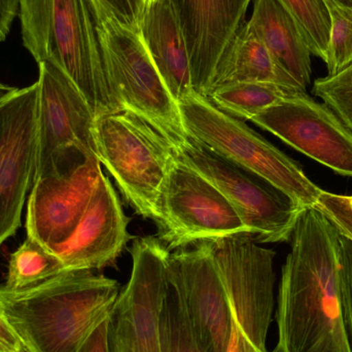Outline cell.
I'll return each instance as SVG.
<instances>
[{"instance_id":"1","label":"cell","mask_w":352,"mask_h":352,"mask_svg":"<svg viewBox=\"0 0 352 352\" xmlns=\"http://www.w3.org/2000/svg\"><path fill=\"white\" fill-rule=\"evenodd\" d=\"M289 242L272 352H352L339 298L340 232L320 209L308 207Z\"/></svg>"},{"instance_id":"2","label":"cell","mask_w":352,"mask_h":352,"mask_svg":"<svg viewBox=\"0 0 352 352\" xmlns=\"http://www.w3.org/2000/svg\"><path fill=\"white\" fill-rule=\"evenodd\" d=\"M116 279L92 270L67 271L22 294L0 295L4 314L31 352H78L113 311Z\"/></svg>"},{"instance_id":"3","label":"cell","mask_w":352,"mask_h":352,"mask_svg":"<svg viewBox=\"0 0 352 352\" xmlns=\"http://www.w3.org/2000/svg\"><path fill=\"white\" fill-rule=\"evenodd\" d=\"M23 45L37 64H57L95 116L120 111L105 76L92 0H20Z\"/></svg>"},{"instance_id":"4","label":"cell","mask_w":352,"mask_h":352,"mask_svg":"<svg viewBox=\"0 0 352 352\" xmlns=\"http://www.w3.org/2000/svg\"><path fill=\"white\" fill-rule=\"evenodd\" d=\"M188 138L264 180L303 208L316 206L322 190L302 167L264 138L194 92L178 102Z\"/></svg>"},{"instance_id":"5","label":"cell","mask_w":352,"mask_h":352,"mask_svg":"<svg viewBox=\"0 0 352 352\" xmlns=\"http://www.w3.org/2000/svg\"><path fill=\"white\" fill-rule=\"evenodd\" d=\"M96 155L130 206L156 223L176 148L163 134L133 113L120 109L97 116Z\"/></svg>"},{"instance_id":"6","label":"cell","mask_w":352,"mask_h":352,"mask_svg":"<svg viewBox=\"0 0 352 352\" xmlns=\"http://www.w3.org/2000/svg\"><path fill=\"white\" fill-rule=\"evenodd\" d=\"M105 76L120 109L156 128L176 150L188 140L178 103L157 70L140 32L94 8Z\"/></svg>"},{"instance_id":"7","label":"cell","mask_w":352,"mask_h":352,"mask_svg":"<svg viewBox=\"0 0 352 352\" xmlns=\"http://www.w3.org/2000/svg\"><path fill=\"white\" fill-rule=\"evenodd\" d=\"M176 157L223 194L256 242L289 241L299 215L305 208L190 138L176 150Z\"/></svg>"},{"instance_id":"8","label":"cell","mask_w":352,"mask_h":352,"mask_svg":"<svg viewBox=\"0 0 352 352\" xmlns=\"http://www.w3.org/2000/svg\"><path fill=\"white\" fill-rule=\"evenodd\" d=\"M155 223L158 239L169 252L250 233L223 194L177 157L165 182Z\"/></svg>"},{"instance_id":"9","label":"cell","mask_w":352,"mask_h":352,"mask_svg":"<svg viewBox=\"0 0 352 352\" xmlns=\"http://www.w3.org/2000/svg\"><path fill=\"white\" fill-rule=\"evenodd\" d=\"M223 279L234 322L263 351L274 311L275 252L250 233L205 241Z\"/></svg>"},{"instance_id":"10","label":"cell","mask_w":352,"mask_h":352,"mask_svg":"<svg viewBox=\"0 0 352 352\" xmlns=\"http://www.w3.org/2000/svg\"><path fill=\"white\" fill-rule=\"evenodd\" d=\"M132 271L109 316V352H162L159 311L168 287L170 252L158 238H138L130 248Z\"/></svg>"},{"instance_id":"11","label":"cell","mask_w":352,"mask_h":352,"mask_svg":"<svg viewBox=\"0 0 352 352\" xmlns=\"http://www.w3.org/2000/svg\"><path fill=\"white\" fill-rule=\"evenodd\" d=\"M38 68V148L34 182L53 175L82 153L96 155V116L92 107L57 64L41 62Z\"/></svg>"},{"instance_id":"12","label":"cell","mask_w":352,"mask_h":352,"mask_svg":"<svg viewBox=\"0 0 352 352\" xmlns=\"http://www.w3.org/2000/svg\"><path fill=\"white\" fill-rule=\"evenodd\" d=\"M38 82L0 97V246L22 223L38 148Z\"/></svg>"},{"instance_id":"13","label":"cell","mask_w":352,"mask_h":352,"mask_svg":"<svg viewBox=\"0 0 352 352\" xmlns=\"http://www.w3.org/2000/svg\"><path fill=\"white\" fill-rule=\"evenodd\" d=\"M103 176L95 154H82L53 175L35 180L27 206V236L51 250L67 241Z\"/></svg>"},{"instance_id":"14","label":"cell","mask_w":352,"mask_h":352,"mask_svg":"<svg viewBox=\"0 0 352 352\" xmlns=\"http://www.w3.org/2000/svg\"><path fill=\"white\" fill-rule=\"evenodd\" d=\"M250 121L334 173L352 177L351 132L307 93L277 103Z\"/></svg>"},{"instance_id":"15","label":"cell","mask_w":352,"mask_h":352,"mask_svg":"<svg viewBox=\"0 0 352 352\" xmlns=\"http://www.w3.org/2000/svg\"><path fill=\"white\" fill-rule=\"evenodd\" d=\"M168 279L205 345L212 352H226L233 314L223 279L206 242L170 254Z\"/></svg>"},{"instance_id":"16","label":"cell","mask_w":352,"mask_h":352,"mask_svg":"<svg viewBox=\"0 0 352 352\" xmlns=\"http://www.w3.org/2000/svg\"><path fill=\"white\" fill-rule=\"evenodd\" d=\"M252 0H170L190 54L192 86L206 96L217 62L245 22Z\"/></svg>"},{"instance_id":"17","label":"cell","mask_w":352,"mask_h":352,"mask_svg":"<svg viewBox=\"0 0 352 352\" xmlns=\"http://www.w3.org/2000/svg\"><path fill=\"white\" fill-rule=\"evenodd\" d=\"M128 223L115 188L103 175L76 231L53 252L68 271L104 268L129 241Z\"/></svg>"},{"instance_id":"18","label":"cell","mask_w":352,"mask_h":352,"mask_svg":"<svg viewBox=\"0 0 352 352\" xmlns=\"http://www.w3.org/2000/svg\"><path fill=\"white\" fill-rule=\"evenodd\" d=\"M140 31L157 70L176 102L196 92L186 37L170 0H156L146 6Z\"/></svg>"},{"instance_id":"19","label":"cell","mask_w":352,"mask_h":352,"mask_svg":"<svg viewBox=\"0 0 352 352\" xmlns=\"http://www.w3.org/2000/svg\"><path fill=\"white\" fill-rule=\"evenodd\" d=\"M248 82L307 91L279 64L250 24L244 22L221 54L208 93L221 85Z\"/></svg>"},{"instance_id":"20","label":"cell","mask_w":352,"mask_h":352,"mask_svg":"<svg viewBox=\"0 0 352 352\" xmlns=\"http://www.w3.org/2000/svg\"><path fill=\"white\" fill-rule=\"evenodd\" d=\"M250 26L281 66L307 90L311 53L297 23L278 0H254Z\"/></svg>"},{"instance_id":"21","label":"cell","mask_w":352,"mask_h":352,"mask_svg":"<svg viewBox=\"0 0 352 352\" xmlns=\"http://www.w3.org/2000/svg\"><path fill=\"white\" fill-rule=\"evenodd\" d=\"M67 271L53 250L27 236L10 254L6 281L0 285V295L31 291Z\"/></svg>"},{"instance_id":"22","label":"cell","mask_w":352,"mask_h":352,"mask_svg":"<svg viewBox=\"0 0 352 352\" xmlns=\"http://www.w3.org/2000/svg\"><path fill=\"white\" fill-rule=\"evenodd\" d=\"M307 91L269 82H233L215 87L206 98L236 119L250 120L265 109L306 94Z\"/></svg>"},{"instance_id":"23","label":"cell","mask_w":352,"mask_h":352,"mask_svg":"<svg viewBox=\"0 0 352 352\" xmlns=\"http://www.w3.org/2000/svg\"><path fill=\"white\" fill-rule=\"evenodd\" d=\"M158 328L162 352H212L199 336L170 283L159 311Z\"/></svg>"},{"instance_id":"24","label":"cell","mask_w":352,"mask_h":352,"mask_svg":"<svg viewBox=\"0 0 352 352\" xmlns=\"http://www.w3.org/2000/svg\"><path fill=\"white\" fill-rule=\"evenodd\" d=\"M297 23L312 55L327 59L331 19L324 0H278Z\"/></svg>"},{"instance_id":"25","label":"cell","mask_w":352,"mask_h":352,"mask_svg":"<svg viewBox=\"0 0 352 352\" xmlns=\"http://www.w3.org/2000/svg\"><path fill=\"white\" fill-rule=\"evenodd\" d=\"M331 19L327 59L329 76L338 74L352 63V10L324 0Z\"/></svg>"},{"instance_id":"26","label":"cell","mask_w":352,"mask_h":352,"mask_svg":"<svg viewBox=\"0 0 352 352\" xmlns=\"http://www.w3.org/2000/svg\"><path fill=\"white\" fill-rule=\"evenodd\" d=\"M312 92L352 133V63L338 74L314 80Z\"/></svg>"},{"instance_id":"27","label":"cell","mask_w":352,"mask_h":352,"mask_svg":"<svg viewBox=\"0 0 352 352\" xmlns=\"http://www.w3.org/2000/svg\"><path fill=\"white\" fill-rule=\"evenodd\" d=\"M339 298L345 330L352 349V240L341 233Z\"/></svg>"},{"instance_id":"28","label":"cell","mask_w":352,"mask_h":352,"mask_svg":"<svg viewBox=\"0 0 352 352\" xmlns=\"http://www.w3.org/2000/svg\"><path fill=\"white\" fill-rule=\"evenodd\" d=\"M316 207L334 223L342 235L352 240L351 196H342L322 190Z\"/></svg>"},{"instance_id":"29","label":"cell","mask_w":352,"mask_h":352,"mask_svg":"<svg viewBox=\"0 0 352 352\" xmlns=\"http://www.w3.org/2000/svg\"><path fill=\"white\" fill-rule=\"evenodd\" d=\"M93 6L111 14L130 30L140 32L144 0H92Z\"/></svg>"},{"instance_id":"30","label":"cell","mask_w":352,"mask_h":352,"mask_svg":"<svg viewBox=\"0 0 352 352\" xmlns=\"http://www.w3.org/2000/svg\"><path fill=\"white\" fill-rule=\"evenodd\" d=\"M109 316L96 327L78 352H109Z\"/></svg>"},{"instance_id":"31","label":"cell","mask_w":352,"mask_h":352,"mask_svg":"<svg viewBox=\"0 0 352 352\" xmlns=\"http://www.w3.org/2000/svg\"><path fill=\"white\" fill-rule=\"evenodd\" d=\"M22 339L20 338L12 324L6 318L0 302V349L6 351H19L24 347Z\"/></svg>"},{"instance_id":"32","label":"cell","mask_w":352,"mask_h":352,"mask_svg":"<svg viewBox=\"0 0 352 352\" xmlns=\"http://www.w3.org/2000/svg\"><path fill=\"white\" fill-rule=\"evenodd\" d=\"M20 0H0V43L6 41L19 12Z\"/></svg>"},{"instance_id":"33","label":"cell","mask_w":352,"mask_h":352,"mask_svg":"<svg viewBox=\"0 0 352 352\" xmlns=\"http://www.w3.org/2000/svg\"><path fill=\"white\" fill-rule=\"evenodd\" d=\"M226 352H268L258 349L248 337L245 336L241 329L237 326L233 320L232 324L231 337Z\"/></svg>"},{"instance_id":"34","label":"cell","mask_w":352,"mask_h":352,"mask_svg":"<svg viewBox=\"0 0 352 352\" xmlns=\"http://www.w3.org/2000/svg\"><path fill=\"white\" fill-rule=\"evenodd\" d=\"M338 6H343V8H351L352 10V0H332Z\"/></svg>"},{"instance_id":"35","label":"cell","mask_w":352,"mask_h":352,"mask_svg":"<svg viewBox=\"0 0 352 352\" xmlns=\"http://www.w3.org/2000/svg\"><path fill=\"white\" fill-rule=\"evenodd\" d=\"M0 352H12V351H3V349H0ZM14 352H31V351H29V349H27L26 346H24V347H23V349H21L20 351H14Z\"/></svg>"},{"instance_id":"36","label":"cell","mask_w":352,"mask_h":352,"mask_svg":"<svg viewBox=\"0 0 352 352\" xmlns=\"http://www.w3.org/2000/svg\"><path fill=\"white\" fill-rule=\"evenodd\" d=\"M156 1V0H144V10L146 6H148V4L152 3V2Z\"/></svg>"}]
</instances>
